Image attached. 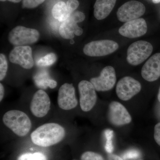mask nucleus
Masks as SVG:
<instances>
[{
	"instance_id": "nucleus-1",
	"label": "nucleus",
	"mask_w": 160,
	"mask_h": 160,
	"mask_svg": "<svg viewBox=\"0 0 160 160\" xmlns=\"http://www.w3.org/2000/svg\"><path fill=\"white\" fill-rule=\"evenodd\" d=\"M65 128L56 123L41 125L32 132L30 137L35 145L40 147H49L56 145L66 137Z\"/></svg>"
},
{
	"instance_id": "nucleus-2",
	"label": "nucleus",
	"mask_w": 160,
	"mask_h": 160,
	"mask_svg": "<svg viewBox=\"0 0 160 160\" xmlns=\"http://www.w3.org/2000/svg\"><path fill=\"white\" fill-rule=\"evenodd\" d=\"M4 125L20 137L26 136L32 128L31 120L24 112L13 109L6 112L2 118Z\"/></svg>"
},
{
	"instance_id": "nucleus-3",
	"label": "nucleus",
	"mask_w": 160,
	"mask_h": 160,
	"mask_svg": "<svg viewBox=\"0 0 160 160\" xmlns=\"http://www.w3.org/2000/svg\"><path fill=\"white\" fill-rule=\"evenodd\" d=\"M153 50L152 45L149 42L138 41L129 46L127 49V62L132 66H138L150 56Z\"/></svg>"
},
{
	"instance_id": "nucleus-4",
	"label": "nucleus",
	"mask_w": 160,
	"mask_h": 160,
	"mask_svg": "<svg viewBox=\"0 0 160 160\" xmlns=\"http://www.w3.org/2000/svg\"><path fill=\"white\" fill-rule=\"evenodd\" d=\"M39 37V32L36 29L18 26L10 32L8 40L14 46H22L36 42Z\"/></svg>"
},
{
	"instance_id": "nucleus-5",
	"label": "nucleus",
	"mask_w": 160,
	"mask_h": 160,
	"mask_svg": "<svg viewBox=\"0 0 160 160\" xmlns=\"http://www.w3.org/2000/svg\"><path fill=\"white\" fill-rule=\"evenodd\" d=\"M118 48V44L112 40H98L85 45L83 52L88 56L102 57L113 53Z\"/></svg>"
},
{
	"instance_id": "nucleus-6",
	"label": "nucleus",
	"mask_w": 160,
	"mask_h": 160,
	"mask_svg": "<svg viewBox=\"0 0 160 160\" xmlns=\"http://www.w3.org/2000/svg\"><path fill=\"white\" fill-rule=\"evenodd\" d=\"M78 87L81 109L85 112L90 111L94 107L97 101L96 90L91 82L86 80L81 81Z\"/></svg>"
},
{
	"instance_id": "nucleus-7",
	"label": "nucleus",
	"mask_w": 160,
	"mask_h": 160,
	"mask_svg": "<svg viewBox=\"0 0 160 160\" xmlns=\"http://www.w3.org/2000/svg\"><path fill=\"white\" fill-rule=\"evenodd\" d=\"M145 12L146 7L143 3L138 1H130L124 3L119 8L117 16L120 22H126L139 18Z\"/></svg>"
},
{
	"instance_id": "nucleus-8",
	"label": "nucleus",
	"mask_w": 160,
	"mask_h": 160,
	"mask_svg": "<svg viewBox=\"0 0 160 160\" xmlns=\"http://www.w3.org/2000/svg\"><path fill=\"white\" fill-rule=\"evenodd\" d=\"M51 100L48 94L39 89L33 95L30 104L31 113L37 118H42L48 114L51 108Z\"/></svg>"
},
{
	"instance_id": "nucleus-9",
	"label": "nucleus",
	"mask_w": 160,
	"mask_h": 160,
	"mask_svg": "<svg viewBox=\"0 0 160 160\" xmlns=\"http://www.w3.org/2000/svg\"><path fill=\"white\" fill-rule=\"evenodd\" d=\"M142 89L141 83L133 78L125 77L122 78L117 85L116 93L123 101H128L140 92Z\"/></svg>"
},
{
	"instance_id": "nucleus-10",
	"label": "nucleus",
	"mask_w": 160,
	"mask_h": 160,
	"mask_svg": "<svg viewBox=\"0 0 160 160\" xmlns=\"http://www.w3.org/2000/svg\"><path fill=\"white\" fill-rule=\"evenodd\" d=\"M9 61L19 65L24 69H31L34 66L32 50L29 46H17L10 52Z\"/></svg>"
},
{
	"instance_id": "nucleus-11",
	"label": "nucleus",
	"mask_w": 160,
	"mask_h": 160,
	"mask_svg": "<svg viewBox=\"0 0 160 160\" xmlns=\"http://www.w3.org/2000/svg\"><path fill=\"white\" fill-rule=\"evenodd\" d=\"M90 82L97 91H107L113 88L116 82L115 70L113 67L107 66L103 68L99 76L93 78Z\"/></svg>"
},
{
	"instance_id": "nucleus-12",
	"label": "nucleus",
	"mask_w": 160,
	"mask_h": 160,
	"mask_svg": "<svg viewBox=\"0 0 160 160\" xmlns=\"http://www.w3.org/2000/svg\"><path fill=\"white\" fill-rule=\"evenodd\" d=\"M59 107L64 110L74 109L78 105L75 89L72 84L65 83L60 87L58 96Z\"/></svg>"
},
{
	"instance_id": "nucleus-13",
	"label": "nucleus",
	"mask_w": 160,
	"mask_h": 160,
	"mask_svg": "<svg viewBox=\"0 0 160 160\" xmlns=\"http://www.w3.org/2000/svg\"><path fill=\"white\" fill-rule=\"evenodd\" d=\"M108 118L109 122L116 126L129 124L132 121L131 115L126 107L121 103L115 101L109 104Z\"/></svg>"
},
{
	"instance_id": "nucleus-14",
	"label": "nucleus",
	"mask_w": 160,
	"mask_h": 160,
	"mask_svg": "<svg viewBox=\"0 0 160 160\" xmlns=\"http://www.w3.org/2000/svg\"><path fill=\"white\" fill-rule=\"evenodd\" d=\"M147 25L145 19L142 18L125 22L119 29L121 35L129 38L142 36L147 32Z\"/></svg>"
},
{
	"instance_id": "nucleus-15",
	"label": "nucleus",
	"mask_w": 160,
	"mask_h": 160,
	"mask_svg": "<svg viewBox=\"0 0 160 160\" xmlns=\"http://www.w3.org/2000/svg\"><path fill=\"white\" fill-rule=\"evenodd\" d=\"M144 79L154 82L160 77V53H155L144 64L141 72Z\"/></svg>"
},
{
	"instance_id": "nucleus-16",
	"label": "nucleus",
	"mask_w": 160,
	"mask_h": 160,
	"mask_svg": "<svg viewBox=\"0 0 160 160\" xmlns=\"http://www.w3.org/2000/svg\"><path fill=\"white\" fill-rule=\"evenodd\" d=\"M59 31L61 37L66 39H72L74 37V35L80 36L83 32V29L79 27L77 23L75 22L70 17L62 22Z\"/></svg>"
},
{
	"instance_id": "nucleus-17",
	"label": "nucleus",
	"mask_w": 160,
	"mask_h": 160,
	"mask_svg": "<svg viewBox=\"0 0 160 160\" xmlns=\"http://www.w3.org/2000/svg\"><path fill=\"white\" fill-rule=\"evenodd\" d=\"M117 0H96L94 5V16L98 20L107 18L114 8Z\"/></svg>"
},
{
	"instance_id": "nucleus-18",
	"label": "nucleus",
	"mask_w": 160,
	"mask_h": 160,
	"mask_svg": "<svg viewBox=\"0 0 160 160\" xmlns=\"http://www.w3.org/2000/svg\"><path fill=\"white\" fill-rule=\"evenodd\" d=\"M52 14L54 18L60 22L68 19L71 15L67 5L64 2H58L53 6L52 9Z\"/></svg>"
},
{
	"instance_id": "nucleus-19",
	"label": "nucleus",
	"mask_w": 160,
	"mask_h": 160,
	"mask_svg": "<svg viewBox=\"0 0 160 160\" xmlns=\"http://www.w3.org/2000/svg\"><path fill=\"white\" fill-rule=\"evenodd\" d=\"M57 59L56 55L51 52L41 58L37 62V65L40 67H47L53 65Z\"/></svg>"
},
{
	"instance_id": "nucleus-20",
	"label": "nucleus",
	"mask_w": 160,
	"mask_h": 160,
	"mask_svg": "<svg viewBox=\"0 0 160 160\" xmlns=\"http://www.w3.org/2000/svg\"><path fill=\"white\" fill-rule=\"evenodd\" d=\"M17 160H48L47 157L41 152L26 153L21 155Z\"/></svg>"
},
{
	"instance_id": "nucleus-21",
	"label": "nucleus",
	"mask_w": 160,
	"mask_h": 160,
	"mask_svg": "<svg viewBox=\"0 0 160 160\" xmlns=\"http://www.w3.org/2000/svg\"><path fill=\"white\" fill-rule=\"evenodd\" d=\"M106 139L105 149L108 153H111L113 151V146L112 139L113 137V131L110 129H107L105 132Z\"/></svg>"
},
{
	"instance_id": "nucleus-22",
	"label": "nucleus",
	"mask_w": 160,
	"mask_h": 160,
	"mask_svg": "<svg viewBox=\"0 0 160 160\" xmlns=\"http://www.w3.org/2000/svg\"><path fill=\"white\" fill-rule=\"evenodd\" d=\"M8 63L6 56L3 53L0 54V81H2L6 77L8 70Z\"/></svg>"
},
{
	"instance_id": "nucleus-23",
	"label": "nucleus",
	"mask_w": 160,
	"mask_h": 160,
	"mask_svg": "<svg viewBox=\"0 0 160 160\" xmlns=\"http://www.w3.org/2000/svg\"><path fill=\"white\" fill-rule=\"evenodd\" d=\"M81 160H105L101 154L92 151H87L81 156Z\"/></svg>"
},
{
	"instance_id": "nucleus-24",
	"label": "nucleus",
	"mask_w": 160,
	"mask_h": 160,
	"mask_svg": "<svg viewBox=\"0 0 160 160\" xmlns=\"http://www.w3.org/2000/svg\"><path fill=\"white\" fill-rule=\"evenodd\" d=\"M46 0H23L22 7L24 8L32 9L38 7Z\"/></svg>"
},
{
	"instance_id": "nucleus-25",
	"label": "nucleus",
	"mask_w": 160,
	"mask_h": 160,
	"mask_svg": "<svg viewBox=\"0 0 160 160\" xmlns=\"http://www.w3.org/2000/svg\"><path fill=\"white\" fill-rule=\"evenodd\" d=\"M140 153L136 149H131L126 151L123 155L124 159L128 160L131 159H135L139 157Z\"/></svg>"
},
{
	"instance_id": "nucleus-26",
	"label": "nucleus",
	"mask_w": 160,
	"mask_h": 160,
	"mask_svg": "<svg viewBox=\"0 0 160 160\" xmlns=\"http://www.w3.org/2000/svg\"><path fill=\"white\" fill-rule=\"evenodd\" d=\"M75 22L78 23L82 22L85 19V14L82 12L77 11L72 13L70 17Z\"/></svg>"
},
{
	"instance_id": "nucleus-27",
	"label": "nucleus",
	"mask_w": 160,
	"mask_h": 160,
	"mask_svg": "<svg viewBox=\"0 0 160 160\" xmlns=\"http://www.w3.org/2000/svg\"><path fill=\"white\" fill-rule=\"evenodd\" d=\"M38 85L43 88H46L47 87H49L51 89H54L57 86V82L55 80L50 79H46Z\"/></svg>"
},
{
	"instance_id": "nucleus-28",
	"label": "nucleus",
	"mask_w": 160,
	"mask_h": 160,
	"mask_svg": "<svg viewBox=\"0 0 160 160\" xmlns=\"http://www.w3.org/2000/svg\"><path fill=\"white\" fill-rule=\"evenodd\" d=\"M69 12L72 14V12L77 9L79 6V2L78 0H68L66 3Z\"/></svg>"
},
{
	"instance_id": "nucleus-29",
	"label": "nucleus",
	"mask_w": 160,
	"mask_h": 160,
	"mask_svg": "<svg viewBox=\"0 0 160 160\" xmlns=\"http://www.w3.org/2000/svg\"><path fill=\"white\" fill-rule=\"evenodd\" d=\"M154 138L155 142L160 146V122L158 123L155 126Z\"/></svg>"
},
{
	"instance_id": "nucleus-30",
	"label": "nucleus",
	"mask_w": 160,
	"mask_h": 160,
	"mask_svg": "<svg viewBox=\"0 0 160 160\" xmlns=\"http://www.w3.org/2000/svg\"><path fill=\"white\" fill-rule=\"evenodd\" d=\"M5 88L2 83H0V102H2L5 96Z\"/></svg>"
},
{
	"instance_id": "nucleus-31",
	"label": "nucleus",
	"mask_w": 160,
	"mask_h": 160,
	"mask_svg": "<svg viewBox=\"0 0 160 160\" xmlns=\"http://www.w3.org/2000/svg\"><path fill=\"white\" fill-rule=\"evenodd\" d=\"M108 160H124L122 158L115 154H110L108 156Z\"/></svg>"
},
{
	"instance_id": "nucleus-32",
	"label": "nucleus",
	"mask_w": 160,
	"mask_h": 160,
	"mask_svg": "<svg viewBox=\"0 0 160 160\" xmlns=\"http://www.w3.org/2000/svg\"><path fill=\"white\" fill-rule=\"evenodd\" d=\"M1 2H5V1H8L9 2H12L17 3L19 2L22 0H0Z\"/></svg>"
},
{
	"instance_id": "nucleus-33",
	"label": "nucleus",
	"mask_w": 160,
	"mask_h": 160,
	"mask_svg": "<svg viewBox=\"0 0 160 160\" xmlns=\"http://www.w3.org/2000/svg\"><path fill=\"white\" fill-rule=\"evenodd\" d=\"M158 100L159 102H160V87L159 89L158 93Z\"/></svg>"
},
{
	"instance_id": "nucleus-34",
	"label": "nucleus",
	"mask_w": 160,
	"mask_h": 160,
	"mask_svg": "<svg viewBox=\"0 0 160 160\" xmlns=\"http://www.w3.org/2000/svg\"><path fill=\"white\" fill-rule=\"evenodd\" d=\"M152 1L154 4H158L160 2V0H152Z\"/></svg>"
},
{
	"instance_id": "nucleus-35",
	"label": "nucleus",
	"mask_w": 160,
	"mask_h": 160,
	"mask_svg": "<svg viewBox=\"0 0 160 160\" xmlns=\"http://www.w3.org/2000/svg\"></svg>"
}]
</instances>
